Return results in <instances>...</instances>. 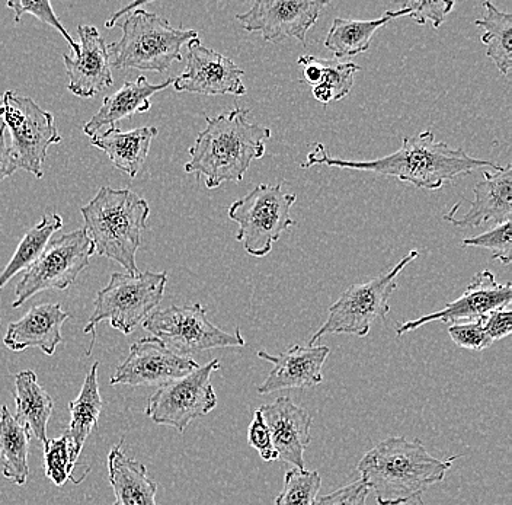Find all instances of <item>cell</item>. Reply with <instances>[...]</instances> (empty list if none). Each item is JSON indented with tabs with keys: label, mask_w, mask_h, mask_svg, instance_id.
I'll return each instance as SVG.
<instances>
[{
	"label": "cell",
	"mask_w": 512,
	"mask_h": 505,
	"mask_svg": "<svg viewBox=\"0 0 512 505\" xmlns=\"http://www.w3.org/2000/svg\"><path fill=\"white\" fill-rule=\"evenodd\" d=\"M316 165L373 172L431 191L440 190L446 182L453 181L460 175L472 174L476 169H502V166L494 162L472 158L463 149H454L447 143L437 142L431 130L405 137L398 152L373 161L332 158L325 146L318 143L312 152L307 153L306 162L300 168L307 169Z\"/></svg>",
	"instance_id": "1"
},
{
	"label": "cell",
	"mask_w": 512,
	"mask_h": 505,
	"mask_svg": "<svg viewBox=\"0 0 512 505\" xmlns=\"http://www.w3.org/2000/svg\"><path fill=\"white\" fill-rule=\"evenodd\" d=\"M430 455L421 440L389 437L361 457L357 469L379 505L418 503L432 485L446 478L453 463Z\"/></svg>",
	"instance_id": "2"
},
{
	"label": "cell",
	"mask_w": 512,
	"mask_h": 505,
	"mask_svg": "<svg viewBox=\"0 0 512 505\" xmlns=\"http://www.w3.org/2000/svg\"><path fill=\"white\" fill-rule=\"evenodd\" d=\"M245 108L206 117L207 127L200 131L190 147L191 159L185 163L187 174L204 177L208 190L223 182H240L255 159L264 158L271 137L268 127L251 123Z\"/></svg>",
	"instance_id": "3"
},
{
	"label": "cell",
	"mask_w": 512,
	"mask_h": 505,
	"mask_svg": "<svg viewBox=\"0 0 512 505\" xmlns=\"http://www.w3.org/2000/svg\"><path fill=\"white\" fill-rule=\"evenodd\" d=\"M80 213L95 254L118 262L128 274H139L136 255L143 244L149 203L128 188L101 187Z\"/></svg>",
	"instance_id": "4"
},
{
	"label": "cell",
	"mask_w": 512,
	"mask_h": 505,
	"mask_svg": "<svg viewBox=\"0 0 512 505\" xmlns=\"http://www.w3.org/2000/svg\"><path fill=\"white\" fill-rule=\"evenodd\" d=\"M123 37L108 44L112 69L163 73L181 62L182 47L198 38L197 31L174 28L168 19L137 9L121 22Z\"/></svg>",
	"instance_id": "5"
},
{
	"label": "cell",
	"mask_w": 512,
	"mask_h": 505,
	"mask_svg": "<svg viewBox=\"0 0 512 505\" xmlns=\"http://www.w3.org/2000/svg\"><path fill=\"white\" fill-rule=\"evenodd\" d=\"M166 283V273H112L108 286L96 294L94 312L83 332L95 337L96 325L108 321L121 334L130 335L158 308Z\"/></svg>",
	"instance_id": "6"
},
{
	"label": "cell",
	"mask_w": 512,
	"mask_h": 505,
	"mask_svg": "<svg viewBox=\"0 0 512 505\" xmlns=\"http://www.w3.org/2000/svg\"><path fill=\"white\" fill-rule=\"evenodd\" d=\"M418 257L419 251L412 249L389 273L348 287L329 308L328 319L310 338L309 345H316L320 338L334 334L366 338L371 325L389 315V300L398 289L399 274Z\"/></svg>",
	"instance_id": "7"
},
{
	"label": "cell",
	"mask_w": 512,
	"mask_h": 505,
	"mask_svg": "<svg viewBox=\"0 0 512 505\" xmlns=\"http://www.w3.org/2000/svg\"><path fill=\"white\" fill-rule=\"evenodd\" d=\"M284 185L259 184L229 207L230 219L239 225L236 241L242 242L251 257H267L281 235L296 225L291 209L297 196L286 193Z\"/></svg>",
	"instance_id": "8"
},
{
	"label": "cell",
	"mask_w": 512,
	"mask_h": 505,
	"mask_svg": "<svg viewBox=\"0 0 512 505\" xmlns=\"http://www.w3.org/2000/svg\"><path fill=\"white\" fill-rule=\"evenodd\" d=\"M0 118L11 134L9 147L16 166L41 180L48 147L62 142L53 114L43 110L34 99L8 91L2 97Z\"/></svg>",
	"instance_id": "9"
},
{
	"label": "cell",
	"mask_w": 512,
	"mask_h": 505,
	"mask_svg": "<svg viewBox=\"0 0 512 505\" xmlns=\"http://www.w3.org/2000/svg\"><path fill=\"white\" fill-rule=\"evenodd\" d=\"M143 328L169 350L184 357L200 351L246 345L240 329L230 334L211 324L206 308L200 303L156 310L143 322Z\"/></svg>",
	"instance_id": "10"
},
{
	"label": "cell",
	"mask_w": 512,
	"mask_h": 505,
	"mask_svg": "<svg viewBox=\"0 0 512 505\" xmlns=\"http://www.w3.org/2000/svg\"><path fill=\"white\" fill-rule=\"evenodd\" d=\"M94 255L95 246L83 228L54 239L16 284L12 308H19L31 297L47 290L64 292L69 289L79 274L88 268Z\"/></svg>",
	"instance_id": "11"
},
{
	"label": "cell",
	"mask_w": 512,
	"mask_h": 505,
	"mask_svg": "<svg viewBox=\"0 0 512 505\" xmlns=\"http://www.w3.org/2000/svg\"><path fill=\"white\" fill-rule=\"evenodd\" d=\"M217 370H220V361L211 360L190 375L160 386L150 396L144 414L155 424L185 433L192 421L210 414L217 407V395L211 385V376Z\"/></svg>",
	"instance_id": "12"
},
{
	"label": "cell",
	"mask_w": 512,
	"mask_h": 505,
	"mask_svg": "<svg viewBox=\"0 0 512 505\" xmlns=\"http://www.w3.org/2000/svg\"><path fill=\"white\" fill-rule=\"evenodd\" d=\"M328 0H258L245 14L236 15L243 30L259 33L265 41L278 43L297 38L306 46V34L318 22Z\"/></svg>",
	"instance_id": "13"
},
{
	"label": "cell",
	"mask_w": 512,
	"mask_h": 505,
	"mask_svg": "<svg viewBox=\"0 0 512 505\" xmlns=\"http://www.w3.org/2000/svg\"><path fill=\"white\" fill-rule=\"evenodd\" d=\"M200 364L191 357L179 356L150 337L136 341L130 347L128 357L111 377L112 386H165L174 380L190 375Z\"/></svg>",
	"instance_id": "14"
},
{
	"label": "cell",
	"mask_w": 512,
	"mask_h": 505,
	"mask_svg": "<svg viewBox=\"0 0 512 505\" xmlns=\"http://www.w3.org/2000/svg\"><path fill=\"white\" fill-rule=\"evenodd\" d=\"M187 67L174 78L176 92L200 95H235L243 97L248 92L242 78L245 70L223 54L208 49L200 38L187 44Z\"/></svg>",
	"instance_id": "15"
},
{
	"label": "cell",
	"mask_w": 512,
	"mask_h": 505,
	"mask_svg": "<svg viewBox=\"0 0 512 505\" xmlns=\"http://www.w3.org/2000/svg\"><path fill=\"white\" fill-rule=\"evenodd\" d=\"M512 284H501L496 281L494 273L489 270L482 271L473 278L462 296L454 302L448 303L446 308L430 315L421 316L414 321L402 322L396 326V335L408 334L431 322H444V324H463V322L479 321L492 310L511 306Z\"/></svg>",
	"instance_id": "16"
},
{
	"label": "cell",
	"mask_w": 512,
	"mask_h": 505,
	"mask_svg": "<svg viewBox=\"0 0 512 505\" xmlns=\"http://www.w3.org/2000/svg\"><path fill=\"white\" fill-rule=\"evenodd\" d=\"M79 51L75 56L63 54L67 89L79 98H94L114 83L108 44L92 25H79Z\"/></svg>",
	"instance_id": "17"
},
{
	"label": "cell",
	"mask_w": 512,
	"mask_h": 505,
	"mask_svg": "<svg viewBox=\"0 0 512 505\" xmlns=\"http://www.w3.org/2000/svg\"><path fill=\"white\" fill-rule=\"evenodd\" d=\"M329 347L326 345H294L286 353L272 356L267 351H258L259 359L272 364L267 379L256 386L259 395H270L286 389L315 388L323 382V364L328 360Z\"/></svg>",
	"instance_id": "18"
},
{
	"label": "cell",
	"mask_w": 512,
	"mask_h": 505,
	"mask_svg": "<svg viewBox=\"0 0 512 505\" xmlns=\"http://www.w3.org/2000/svg\"><path fill=\"white\" fill-rule=\"evenodd\" d=\"M271 433L278 459L304 469V452L312 443L313 420L309 412L294 404L288 396H280L259 408Z\"/></svg>",
	"instance_id": "19"
},
{
	"label": "cell",
	"mask_w": 512,
	"mask_h": 505,
	"mask_svg": "<svg viewBox=\"0 0 512 505\" xmlns=\"http://www.w3.org/2000/svg\"><path fill=\"white\" fill-rule=\"evenodd\" d=\"M69 318L60 303L34 306L19 321L9 324L3 344L16 353L40 348L47 356H54L63 343L62 326Z\"/></svg>",
	"instance_id": "20"
},
{
	"label": "cell",
	"mask_w": 512,
	"mask_h": 505,
	"mask_svg": "<svg viewBox=\"0 0 512 505\" xmlns=\"http://www.w3.org/2000/svg\"><path fill=\"white\" fill-rule=\"evenodd\" d=\"M475 200L462 219H444L457 228H479L486 223L511 222L512 217V166H502L495 172H485L483 181L473 188Z\"/></svg>",
	"instance_id": "21"
},
{
	"label": "cell",
	"mask_w": 512,
	"mask_h": 505,
	"mask_svg": "<svg viewBox=\"0 0 512 505\" xmlns=\"http://www.w3.org/2000/svg\"><path fill=\"white\" fill-rule=\"evenodd\" d=\"M174 83V78L165 82L152 85L144 76H139L134 82H126L115 94L104 99L98 113L83 126L86 136L94 137L101 133V129L107 126H115V123L134 114H143L152 108L150 98L165 91Z\"/></svg>",
	"instance_id": "22"
},
{
	"label": "cell",
	"mask_w": 512,
	"mask_h": 505,
	"mask_svg": "<svg viewBox=\"0 0 512 505\" xmlns=\"http://www.w3.org/2000/svg\"><path fill=\"white\" fill-rule=\"evenodd\" d=\"M124 439L108 455V479L114 505H156L158 484L147 475L143 463L130 459L123 450Z\"/></svg>",
	"instance_id": "23"
},
{
	"label": "cell",
	"mask_w": 512,
	"mask_h": 505,
	"mask_svg": "<svg viewBox=\"0 0 512 505\" xmlns=\"http://www.w3.org/2000/svg\"><path fill=\"white\" fill-rule=\"evenodd\" d=\"M156 127H140L131 131H121L117 126L91 137V145L107 153L115 168L136 178L149 155L152 140L158 136Z\"/></svg>",
	"instance_id": "24"
},
{
	"label": "cell",
	"mask_w": 512,
	"mask_h": 505,
	"mask_svg": "<svg viewBox=\"0 0 512 505\" xmlns=\"http://www.w3.org/2000/svg\"><path fill=\"white\" fill-rule=\"evenodd\" d=\"M15 420L24 425L31 436L46 446L47 425L53 414L54 402L46 389L38 383L32 370H24L15 376Z\"/></svg>",
	"instance_id": "25"
},
{
	"label": "cell",
	"mask_w": 512,
	"mask_h": 505,
	"mask_svg": "<svg viewBox=\"0 0 512 505\" xmlns=\"http://www.w3.org/2000/svg\"><path fill=\"white\" fill-rule=\"evenodd\" d=\"M406 15H408V9L403 8L400 11H387L383 17L370 19V21L335 18L326 35L325 47L332 51L336 59L366 53L370 49L371 40L377 30L389 24L392 19L406 17Z\"/></svg>",
	"instance_id": "26"
},
{
	"label": "cell",
	"mask_w": 512,
	"mask_h": 505,
	"mask_svg": "<svg viewBox=\"0 0 512 505\" xmlns=\"http://www.w3.org/2000/svg\"><path fill=\"white\" fill-rule=\"evenodd\" d=\"M31 433L15 420L8 407L0 409V463L3 478L12 484H27L30 476L28 450H30Z\"/></svg>",
	"instance_id": "27"
},
{
	"label": "cell",
	"mask_w": 512,
	"mask_h": 505,
	"mask_svg": "<svg viewBox=\"0 0 512 505\" xmlns=\"http://www.w3.org/2000/svg\"><path fill=\"white\" fill-rule=\"evenodd\" d=\"M99 363L96 361L85 377L78 398L70 402V424L67 436L70 437L76 455L80 456L86 440L98 425L99 415L102 412L101 392L98 382Z\"/></svg>",
	"instance_id": "28"
},
{
	"label": "cell",
	"mask_w": 512,
	"mask_h": 505,
	"mask_svg": "<svg viewBox=\"0 0 512 505\" xmlns=\"http://www.w3.org/2000/svg\"><path fill=\"white\" fill-rule=\"evenodd\" d=\"M485 17L476 19L475 25L482 28V43L486 56L494 62L502 75H508L512 67V14L499 11L491 2L483 3Z\"/></svg>",
	"instance_id": "29"
},
{
	"label": "cell",
	"mask_w": 512,
	"mask_h": 505,
	"mask_svg": "<svg viewBox=\"0 0 512 505\" xmlns=\"http://www.w3.org/2000/svg\"><path fill=\"white\" fill-rule=\"evenodd\" d=\"M63 225L62 216L53 213L50 216H44L35 228L25 233L24 238L16 248L15 254L12 255L11 261L8 262L5 270L0 274V289L6 283H9L16 274L28 270L38 261V258L43 255L48 244H50L51 236L63 229Z\"/></svg>",
	"instance_id": "30"
},
{
	"label": "cell",
	"mask_w": 512,
	"mask_h": 505,
	"mask_svg": "<svg viewBox=\"0 0 512 505\" xmlns=\"http://www.w3.org/2000/svg\"><path fill=\"white\" fill-rule=\"evenodd\" d=\"M360 70L361 67L352 62L320 59V79L318 85L313 86V97L325 105L341 101L350 94L354 75Z\"/></svg>",
	"instance_id": "31"
},
{
	"label": "cell",
	"mask_w": 512,
	"mask_h": 505,
	"mask_svg": "<svg viewBox=\"0 0 512 505\" xmlns=\"http://www.w3.org/2000/svg\"><path fill=\"white\" fill-rule=\"evenodd\" d=\"M322 487L319 472L293 468L284 475V487L275 505H316Z\"/></svg>",
	"instance_id": "32"
},
{
	"label": "cell",
	"mask_w": 512,
	"mask_h": 505,
	"mask_svg": "<svg viewBox=\"0 0 512 505\" xmlns=\"http://www.w3.org/2000/svg\"><path fill=\"white\" fill-rule=\"evenodd\" d=\"M44 459H46V476L57 487H63L69 479L73 478L79 456L73 449L72 440L67 434L59 439L48 440L44 446Z\"/></svg>",
	"instance_id": "33"
},
{
	"label": "cell",
	"mask_w": 512,
	"mask_h": 505,
	"mask_svg": "<svg viewBox=\"0 0 512 505\" xmlns=\"http://www.w3.org/2000/svg\"><path fill=\"white\" fill-rule=\"evenodd\" d=\"M6 6L15 12V24H19L25 14H30L32 17L40 19V21L44 22V24L56 28V30L62 34L64 40L69 43L73 54H78V44H76V41L70 37V34L67 33L66 28H64L62 22H60V19L57 18L56 14H54L53 6H51V3L48 2V0H44V2H31V0H11V2L6 3Z\"/></svg>",
	"instance_id": "34"
},
{
	"label": "cell",
	"mask_w": 512,
	"mask_h": 505,
	"mask_svg": "<svg viewBox=\"0 0 512 505\" xmlns=\"http://www.w3.org/2000/svg\"><path fill=\"white\" fill-rule=\"evenodd\" d=\"M463 248L475 246V248L488 249L492 252L494 260L501 261L504 265H510L512 260L511 222L495 225L494 229L475 238L464 239Z\"/></svg>",
	"instance_id": "35"
},
{
	"label": "cell",
	"mask_w": 512,
	"mask_h": 505,
	"mask_svg": "<svg viewBox=\"0 0 512 505\" xmlns=\"http://www.w3.org/2000/svg\"><path fill=\"white\" fill-rule=\"evenodd\" d=\"M451 341L460 348L466 350L483 351L491 347L492 340L486 334L482 322H463V324H453L448 328Z\"/></svg>",
	"instance_id": "36"
},
{
	"label": "cell",
	"mask_w": 512,
	"mask_h": 505,
	"mask_svg": "<svg viewBox=\"0 0 512 505\" xmlns=\"http://www.w3.org/2000/svg\"><path fill=\"white\" fill-rule=\"evenodd\" d=\"M403 8L408 9V17L414 19L416 24L425 25L431 22L434 28H440L454 8V2H408Z\"/></svg>",
	"instance_id": "37"
},
{
	"label": "cell",
	"mask_w": 512,
	"mask_h": 505,
	"mask_svg": "<svg viewBox=\"0 0 512 505\" xmlns=\"http://www.w3.org/2000/svg\"><path fill=\"white\" fill-rule=\"evenodd\" d=\"M248 443L265 462L278 460L277 452H275L274 444H272L270 430H268L259 409L254 412V420L248 428Z\"/></svg>",
	"instance_id": "38"
},
{
	"label": "cell",
	"mask_w": 512,
	"mask_h": 505,
	"mask_svg": "<svg viewBox=\"0 0 512 505\" xmlns=\"http://www.w3.org/2000/svg\"><path fill=\"white\" fill-rule=\"evenodd\" d=\"M368 494L370 489L366 482L358 479L345 487L336 489L331 494L323 495L316 501V505H367Z\"/></svg>",
	"instance_id": "39"
},
{
	"label": "cell",
	"mask_w": 512,
	"mask_h": 505,
	"mask_svg": "<svg viewBox=\"0 0 512 505\" xmlns=\"http://www.w3.org/2000/svg\"><path fill=\"white\" fill-rule=\"evenodd\" d=\"M486 334L494 341L504 340L512 334V310L511 306L492 310L488 315L480 319Z\"/></svg>",
	"instance_id": "40"
},
{
	"label": "cell",
	"mask_w": 512,
	"mask_h": 505,
	"mask_svg": "<svg viewBox=\"0 0 512 505\" xmlns=\"http://www.w3.org/2000/svg\"><path fill=\"white\" fill-rule=\"evenodd\" d=\"M18 169L14 155H12L11 147L6 143L5 127L0 129V182L11 177Z\"/></svg>",
	"instance_id": "41"
},
{
	"label": "cell",
	"mask_w": 512,
	"mask_h": 505,
	"mask_svg": "<svg viewBox=\"0 0 512 505\" xmlns=\"http://www.w3.org/2000/svg\"><path fill=\"white\" fill-rule=\"evenodd\" d=\"M144 3H146V0H142V2L131 3V5L128 6V8L121 9V11H118L117 14L114 15V17H111L110 19H108L107 22H105V27H114L115 21H117L118 18L124 17V15L128 14V12L130 11H137V9H139V6L144 5Z\"/></svg>",
	"instance_id": "42"
},
{
	"label": "cell",
	"mask_w": 512,
	"mask_h": 505,
	"mask_svg": "<svg viewBox=\"0 0 512 505\" xmlns=\"http://www.w3.org/2000/svg\"><path fill=\"white\" fill-rule=\"evenodd\" d=\"M0 105H2V98H0ZM3 127V121L2 118H0V129Z\"/></svg>",
	"instance_id": "43"
},
{
	"label": "cell",
	"mask_w": 512,
	"mask_h": 505,
	"mask_svg": "<svg viewBox=\"0 0 512 505\" xmlns=\"http://www.w3.org/2000/svg\"><path fill=\"white\" fill-rule=\"evenodd\" d=\"M0 324H2V319H0Z\"/></svg>",
	"instance_id": "44"
}]
</instances>
